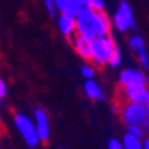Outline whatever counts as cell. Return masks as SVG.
<instances>
[{
    "instance_id": "cell-1",
    "label": "cell",
    "mask_w": 149,
    "mask_h": 149,
    "mask_svg": "<svg viewBox=\"0 0 149 149\" xmlns=\"http://www.w3.org/2000/svg\"><path fill=\"white\" fill-rule=\"evenodd\" d=\"M112 21L106 12H95L93 9H84L76 18V33L88 40L110 34Z\"/></svg>"
},
{
    "instance_id": "cell-2",
    "label": "cell",
    "mask_w": 149,
    "mask_h": 149,
    "mask_svg": "<svg viewBox=\"0 0 149 149\" xmlns=\"http://www.w3.org/2000/svg\"><path fill=\"white\" fill-rule=\"evenodd\" d=\"M118 49L116 42L113 40V37L110 34L103 36V37H97L91 42V63L94 66L103 67L109 64V61L113 55V52Z\"/></svg>"
},
{
    "instance_id": "cell-3",
    "label": "cell",
    "mask_w": 149,
    "mask_h": 149,
    "mask_svg": "<svg viewBox=\"0 0 149 149\" xmlns=\"http://www.w3.org/2000/svg\"><path fill=\"white\" fill-rule=\"evenodd\" d=\"M119 116L127 127H140L149 118L145 104L122 103L119 106Z\"/></svg>"
},
{
    "instance_id": "cell-4",
    "label": "cell",
    "mask_w": 149,
    "mask_h": 149,
    "mask_svg": "<svg viewBox=\"0 0 149 149\" xmlns=\"http://www.w3.org/2000/svg\"><path fill=\"white\" fill-rule=\"evenodd\" d=\"M14 124L17 130L19 131L21 137L24 139V142H26L30 148H36L37 145H39V137H37V133H36V125L34 122L24 113H17L15 118H14Z\"/></svg>"
},
{
    "instance_id": "cell-5",
    "label": "cell",
    "mask_w": 149,
    "mask_h": 149,
    "mask_svg": "<svg viewBox=\"0 0 149 149\" xmlns=\"http://www.w3.org/2000/svg\"><path fill=\"white\" fill-rule=\"evenodd\" d=\"M119 95L124 97L122 103H137V104H145L149 90L146 85L136 84V85H128V86H119L118 90Z\"/></svg>"
},
{
    "instance_id": "cell-6",
    "label": "cell",
    "mask_w": 149,
    "mask_h": 149,
    "mask_svg": "<svg viewBox=\"0 0 149 149\" xmlns=\"http://www.w3.org/2000/svg\"><path fill=\"white\" fill-rule=\"evenodd\" d=\"M57 12L60 15H66L76 19L84 9H88V0H55L54 2Z\"/></svg>"
},
{
    "instance_id": "cell-7",
    "label": "cell",
    "mask_w": 149,
    "mask_h": 149,
    "mask_svg": "<svg viewBox=\"0 0 149 149\" xmlns=\"http://www.w3.org/2000/svg\"><path fill=\"white\" fill-rule=\"evenodd\" d=\"M34 119H36V133L37 137H39V142L42 143H48L49 140V134H51V128H49V118L48 113L43 109H36L34 110Z\"/></svg>"
},
{
    "instance_id": "cell-8",
    "label": "cell",
    "mask_w": 149,
    "mask_h": 149,
    "mask_svg": "<svg viewBox=\"0 0 149 149\" xmlns=\"http://www.w3.org/2000/svg\"><path fill=\"white\" fill-rule=\"evenodd\" d=\"M136 84H148V78L142 70L137 69H124L119 74V86H128V85H136Z\"/></svg>"
},
{
    "instance_id": "cell-9",
    "label": "cell",
    "mask_w": 149,
    "mask_h": 149,
    "mask_svg": "<svg viewBox=\"0 0 149 149\" xmlns=\"http://www.w3.org/2000/svg\"><path fill=\"white\" fill-rule=\"evenodd\" d=\"M128 45L133 51L139 55V61L143 69H149V58H148V52H146V48H145V40L140 34H136L133 37L128 39Z\"/></svg>"
},
{
    "instance_id": "cell-10",
    "label": "cell",
    "mask_w": 149,
    "mask_h": 149,
    "mask_svg": "<svg viewBox=\"0 0 149 149\" xmlns=\"http://www.w3.org/2000/svg\"><path fill=\"white\" fill-rule=\"evenodd\" d=\"M72 45L74 48V51H76L85 61H90L91 60V40L85 39V37L79 36L78 33L72 37Z\"/></svg>"
},
{
    "instance_id": "cell-11",
    "label": "cell",
    "mask_w": 149,
    "mask_h": 149,
    "mask_svg": "<svg viewBox=\"0 0 149 149\" xmlns=\"http://www.w3.org/2000/svg\"><path fill=\"white\" fill-rule=\"evenodd\" d=\"M57 24H58L60 33L66 36L69 40H72V37L76 34V19L66 17V15H60L57 19Z\"/></svg>"
},
{
    "instance_id": "cell-12",
    "label": "cell",
    "mask_w": 149,
    "mask_h": 149,
    "mask_svg": "<svg viewBox=\"0 0 149 149\" xmlns=\"http://www.w3.org/2000/svg\"><path fill=\"white\" fill-rule=\"evenodd\" d=\"M84 94L88 97L90 100H94V102L104 100V93L95 81H86L84 84Z\"/></svg>"
},
{
    "instance_id": "cell-13",
    "label": "cell",
    "mask_w": 149,
    "mask_h": 149,
    "mask_svg": "<svg viewBox=\"0 0 149 149\" xmlns=\"http://www.w3.org/2000/svg\"><path fill=\"white\" fill-rule=\"evenodd\" d=\"M118 12H119V14L124 17V19L127 21V24H128V27H130V29H133V30L137 29V26H136V21H134V14H133V9H131V6H130L127 2H121V3H119Z\"/></svg>"
},
{
    "instance_id": "cell-14",
    "label": "cell",
    "mask_w": 149,
    "mask_h": 149,
    "mask_svg": "<svg viewBox=\"0 0 149 149\" xmlns=\"http://www.w3.org/2000/svg\"><path fill=\"white\" fill-rule=\"evenodd\" d=\"M121 142H122V149H143L140 139L133 137L128 133H125V136H124V139Z\"/></svg>"
},
{
    "instance_id": "cell-15",
    "label": "cell",
    "mask_w": 149,
    "mask_h": 149,
    "mask_svg": "<svg viewBox=\"0 0 149 149\" xmlns=\"http://www.w3.org/2000/svg\"><path fill=\"white\" fill-rule=\"evenodd\" d=\"M112 24H113L115 29H116V30H119V31H127V30L130 29V27H128V24H127V21L124 19V17L119 14L118 10L115 12L113 18H112Z\"/></svg>"
},
{
    "instance_id": "cell-16",
    "label": "cell",
    "mask_w": 149,
    "mask_h": 149,
    "mask_svg": "<svg viewBox=\"0 0 149 149\" xmlns=\"http://www.w3.org/2000/svg\"><path fill=\"white\" fill-rule=\"evenodd\" d=\"M81 73H82L84 78H86L88 81H91V79L95 76V69H94L93 66H90V64H85V66L81 67Z\"/></svg>"
},
{
    "instance_id": "cell-17",
    "label": "cell",
    "mask_w": 149,
    "mask_h": 149,
    "mask_svg": "<svg viewBox=\"0 0 149 149\" xmlns=\"http://www.w3.org/2000/svg\"><path fill=\"white\" fill-rule=\"evenodd\" d=\"M88 6L90 9L95 10V12H104V2L102 0H88Z\"/></svg>"
},
{
    "instance_id": "cell-18",
    "label": "cell",
    "mask_w": 149,
    "mask_h": 149,
    "mask_svg": "<svg viewBox=\"0 0 149 149\" xmlns=\"http://www.w3.org/2000/svg\"><path fill=\"white\" fill-rule=\"evenodd\" d=\"M119 64H121V51L116 49V51L113 52V55H112L110 61H109V66L110 67H118Z\"/></svg>"
},
{
    "instance_id": "cell-19",
    "label": "cell",
    "mask_w": 149,
    "mask_h": 149,
    "mask_svg": "<svg viewBox=\"0 0 149 149\" xmlns=\"http://www.w3.org/2000/svg\"><path fill=\"white\" fill-rule=\"evenodd\" d=\"M127 133L131 134L133 137H137V139L143 137V130L140 127H127Z\"/></svg>"
},
{
    "instance_id": "cell-20",
    "label": "cell",
    "mask_w": 149,
    "mask_h": 149,
    "mask_svg": "<svg viewBox=\"0 0 149 149\" xmlns=\"http://www.w3.org/2000/svg\"><path fill=\"white\" fill-rule=\"evenodd\" d=\"M45 8H46V12L49 17H55L57 15V9H55V5L52 0H46L45 2Z\"/></svg>"
},
{
    "instance_id": "cell-21",
    "label": "cell",
    "mask_w": 149,
    "mask_h": 149,
    "mask_svg": "<svg viewBox=\"0 0 149 149\" xmlns=\"http://www.w3.org/2000/svg\"><path fill=\"white\" fill-rule=\"evenodd\" d=\"M107 149H122V142L118 139H110L107 143Z\"/></svg>"
},
{
    "instance_id": "cell-22",
    "label": "cell",
    "mask_w": 149,
    "mask_h": 149,
    "mask_svg": "<svg viewBox=\"0 0 149 149\" xmlns=\"http://www.w3.org/2000/svg\"><path fill=\"white\" fill-rule=\"evenodd\" d=\"M6 93H8V88H6V84H5V81H3L2 78H0V100H2V98H5Z\"/></svg>"
},
{
    "instance_id": "cell-23",
    "label": "cell",
    "mask_w": 149,
    "mask_h": 149,
    "mask_svg": "<svg viewBox=\"0 0 149 149\" xmlns=\"http://www.w3.org/2000/svg\"><path fill=\"white\" fill-rule=\"evenodd\" d=\"M140 128L143 130V133H148V131H149V118H148V119H146V121L142 124V125H140Z\"/></svg>"
},
{
    "instance_id": "cell-24",
    "label": "cell",
    "mask_w": 149,
    "mask_h": 149,
    "mask_svg": "<svg viewBox=\"0 0 149 149\" xmlns=\"http://www.w3.org/2000/svg\"><path fill=\"white\" fill-rule=\"evenodd\" d=\"M142 146H143V149H149V136L143 140V145H142Z\"/></svg>"
},
{
    "instance_id": "cell-25",
    "label": "cell",
    "mask_w": 149,
    "mask_h": 149,
    "mask_svg": "<svg viewBox=\"0 0 149 149\" xmlns=\"http://www.w3.org/2000/svg\"><path fill=\"white\" fill-rule=\"evenodd\" d=\"M146 112H148V116H149V93H148V98H146V103H145Z\"/></svg>"
}]
</instances>
